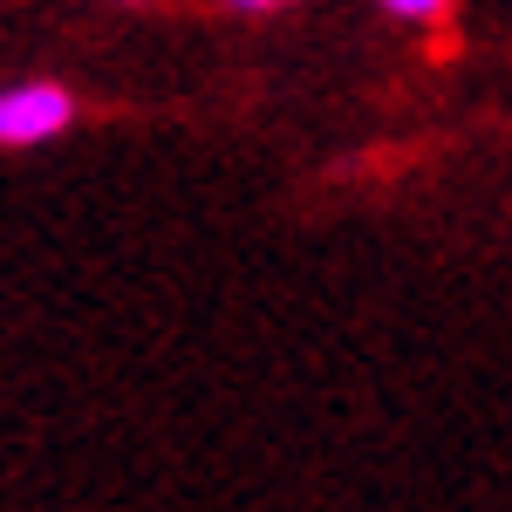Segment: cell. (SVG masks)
Masks as SVG:
<instances>
[{
    "label": "cell",
    "mask_w": 512,
    "mask_h": 512,
    "mask_svg": "<svg viewBox=\"0 0 512 512\" xmlns=\"http://www.w3.org/2000/svg\"><path fill=\"white\" fill-rule=\"evenodd\" d=\"M69 117H76V103L55 82H28V89H7L0 96V137L7 144H41V137H55Z\"/></svg>",
    "instance_id": "obj_1"
},
{
    "label": "cell",
    "mask_w": 512,
    "mask_h": 512,
    "mask_svg": "<svg viewBox=\"0 0 512 512\" xmlns=\"http://www.w3.org/2000/svg\"><path fill=\"white\" fill-rule=\"evenodd\" d=\"M383 7H390V14H403V21H431L444 0H383Z\"/></svg>",
    "instance_id": "obj_2"
},
{
    "label": "cell",
    "mask_w": 512,
    "mask_h": 512,
    "mask_svg": "<svg viewBox=\"0 0 512 512\" xmlns=\"http://www.w3.org/2000/svg\"><path fill=\"white\" fill-rule=\"evenodd\" d=\"M233 7H280V0H233Z\"/></svg>",
    "instance_id": "obj_3"
}]
</instances>
